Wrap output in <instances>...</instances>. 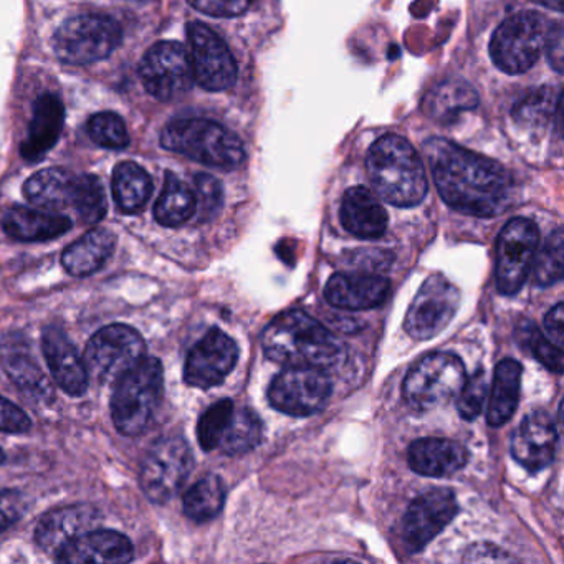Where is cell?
<instances>
[{
    "label": "cell",
    "instance_id": "obj_1",
    "mask_svg": "<svg viewBox=\"0 0 564 564\" xmlns=\"http://www.w3.org/2000/svg\"><path fill=\"white\" fill-rule=\"evenodd\" d=\"M424 154L442 199L465 216L495 217L511 200L507 171L444 138L425 141Z\"/></svg>",
    "mask_w": 564,
    "mask_h": 564
},
{
    "label": "cell",
    "instance_id": "obj_2",
    "mask_svg": "<svg viewBox=\"0 0 564 564\" xmlns=\"http://www.w3.org/2000/svg\"><path fill=\"white\" fill-rule=\"evenodd\" d=\"M267 358L296 368L326 369L345 358V346L308 313L290 310L275 316L260 336Z\"/></svg>",
    "mask_w": 564,
    "mask_h": 564
},
{
    "label": "cell",
    "instance_id": "obj_3",
    "mask_svg": "<svg viewBox=\"0 0 564 564\" xmlns=\"http://www.w3.org/2000/svg\"><path fill=\"white\" fill-rule=\"evenodd\" d=\"M366 170L376 193L392 206H417L427 194L424 164L412 144L398 134H386L369 148Z\"/></svg>",
    "mask_w": 564,
    "mask_h": 564
},
{
    "label": "cell",
    "instance_id": "obj_4",
    "mask_svg": "<svg viewBox=\"0 0 564 564\" xmlns=\"http://www.w3.org/2000/svg\"><path fill=\"white\" fill-rule=\"evenodd\" d=\"M163 365L148 356L118 379L111 395V419L120 434L134 437L150 427L163 398Z\"/></svg>",
    "mask_w": 564,
    "mask_h": 564
},
{
    "label": "cell",
    "instance_id": "obj_5",
    "mask_svg": "<svg viewBox=\"0 0 564 564\" xmlns=\"http://www.w3.org/2000/svg\"><path fill=\"white\" fill-rule=\"evenodd\" d=\"M161 147L217 170H236L246 160L242 141L210 120L173 121L161 133Z\"/></svg>",
    "mask_w": 564,
    "mask_h": 564
},
{
    "label": "cell",
    "instance_id": "obj_6",
    "mask_svg": "<svg viewBox=\"0 0 564 564\" xmlns=\"http://www.w3.org/2000/svg\"><path fill=\"white\" fill-rule=\"evenodd\" d=\"M465 381L467 372L457 355L431 352L409 369L402 395L415 411H431L454 399Z\"/></svg>",
    "mask_w": 564,
    "mask_h": 564
},
{
    "label": "cell",
    "instance_id": "obj_7",
    "mask_svg": "<svg viewBox=\"0 0 564 564\" xmlns=\"http://www.w3.org/2000/svg\"><path fill=\"white\" fill-rule=\"evenodd\" d=\"M123 32L108 15H77L54 35L55 55L65 64L88 65L110 57L120 47Z\"/></svg>",
    "mask_w": 564,
    "mask_h": 564
},
{
    "label": "cell",
    "instance_id": "obj_8",
    "mask_svg": "<svg viewBox=\"0 0 564 564\" xmlns=\"http://www.w3.org/2000/svg\"><path fill=\"white\" fill-rule=\"evenodd\" d=\"M546 19L534 11L511 15L495 32L490 42L494 64L508 75H520L530 70L544 48Z\"/></svg>",
    "mask_w": 564,
    "mask_h": 564
},
{
    "label": "cell",
    "instance_id": "obj_9",
    "mask_svg": "<svg viewBox=\"0 0 564 564\" xmlns=\"http://www.w3.org/2000/svg\"><path fill=\"white\" fill-rule=\"evenodd\" d=\"M194 467L193 451L183 437L167 435L154 442L141 464L140 484L153 503H166L180 494Z\"/></svg>",
    "mask_w": 564,
    "mask_h": 564
},
{
    "label": "cell",
    "instance_id": "obj_10",
    "mask_svg": "<svg viewBox=\"0 0 564 564\" xmlns=\"http://www.w3.org/2000/svg\"><path fill=\"white\" fill-rule=\"evenodd\" d=\"M147 352V345L137 329L127 325H110L95 333L85 348L88 376L100 382H117Z\"/></svg>",
    "mask_w": 564,
    "mask_h": 564
},
{
    "label": "cell",
    "instance_id": "obj_11",
    "mask_svg": "<svg viewBox=\"0 0 564 564\" xmlns=\"http://www.w3.org/2000/svg\"><path fill=\"white\" fill-rule=\"evenodd\" d=\"M540 230L533 220L517 217L501 229L497 240V289L501 295L520 292L536 259Z\"/></svg>",
    "mask_w": 564,
    "mask_h": 564
},
{
    "label": "cell",
    "instance_id": "obj_12",
    "mask_svg": "<svg viewBox=\"0 0 564 564\" xmlns=\"http://www.w3.org/2000/svg\"><path fill=\"white\" fill-rule=\"evenodd\" d=\"M333 382L325 369H283L269 389V401L273 409L292 417H310L325 408L332 395Z\"/></svg>",
    "mask_w": 564,
    "mask_h": 564
},
{
    "label": "cell",
    "instance_id": "obj_13",
    "mask_svg": "<svg viewBox=\"0 0 564 564\" xmlns=\"http://www.w3.org/2000/svg\"><path fill=\"white\" fill-rule=\"evenodd\" d=\"M460 305V293L444 275L429 276L405 313L404 328L411 338L427 341L447 328Z\"/></svg>",
    "mask_w": 564,
    "mask_h": 564
},
{
    "label": "cell",
    "instance_id": "obj_14",
    "mask_svg": "<svg viewBox=\"0 0 564 564\" xmlns=\"http://www.w3.org/2000/svg\"><path fill=\"white\" fill-rule=\"evenodd\" d=\"M144 90L161 101L173 100L194 84L189 52L177 42H160L144 54L140 64Z\"/></svg>",
    "mask_w": 564,
    "mask_h": 564
},
{
    "label": "cell",
    "instance_id": "obj_15",
    "mask_svg": "<svg viewBox=\"0 0 564 564\" xmlns=\"http://www.w3.org/2000/svg\"><path fill=\"white\" fill-rule=\"evenodd\" d=\"M191 67L194 82L207 91H224L237 80V64L226 42L207 25H187Z\"/></svg>",
    "mask_w": 564,
    "mask_h": 564
},
{
    "label": "cell",
    "instance_id": "obj_16",
    "mask_svg": "<svg viewBox=\"0 0 564 564\" xmlns=\"http://www.w3.org/2000/svg\"><path fill=\"white\" fill-rule=\"evenodd\" d=\"M457 513V498L448 488H434L419 495L402 520V536L409 553L424 550Z\"/></svg>",
    "mask_w": 564,
    "mask_h": 564
},
{
    "label": "cell",
    "instance_id": "obj_17",
    "mask_svg": "<svg viewBox=\"0 0 564 564\" xmlns=\"http://www.w3.org/2000/svg\"><path fill=\"white\" fill-rule=\"evenodd\" d=\"M237 359V343L219 328L209 329L187 355L184 379L193 388H214L232 372Z\"/></svg>",
    "mask_w": 564,
    "mask_h": 564
},
{
    "label": "cell",
    "instance_id": "obj_18",
    "mask_svg": "<svg viewBox=\"0 0 564 564\" xmlns=\"http://www.w3.org/2000/svg\"><path fill=\"white\" fill-rule=\"evenodd\" d=\"M557 431L547 412L534 411L521 421L511 437V455L528 471L543 470L556 455Z\"/></svg>",
    "mask_w": 564,
    "mask_h": 564
},
{
    "label": "cell",
    "instance_id": "obj_19",
    "mask_svg": "<svg viewBox=\"0 0 564 564\" xmlns=\"http://www.w3.org/2000/svg\"><path fill=\"white\" fill-rule=\"evenodd\" d=\"M100 520L97 508L87 503L70 505L57 508L42 517L35 541L45 553L57 557L65 546L77 540L80 534L87 533Z\"/></svg>",
    "mask_w": 564,
    "mask_h": 564
},
{
    "label": "cell",
    "instance_id": "obj_20",
    "mask_svg": "<svg viewBox=\"0 0 564 564\" xmlns=\"http://www.w3.org/2000/svg\"><path fill=\"white\" fill-rule=\"evenodd\" d=\"M391 282L376 273H335L325 286L329 305L339 310H371L388 299Z\"/></svg>",
    "mask_w": 564,
    "mask_h": 564
},
{
    "label": "cell",
    "instance_id": "obj_21",
    "mask_svg": "<svg viewBox=\"0 0 564 564\" xmlns=\"http://www.w3.org/2000/svg\"><path fill=\"white\" fill-rule=\"evenodd\" d=\"M134 547L124 534L113 530H90L72 541L55 560L68 564L130 563Z\"/></svg>",
    "mask_w": 564,
    "mask_h": 564
},
{
    "label": "cell",
    "instance_id": "obj_22",
    "mask_svg": "<svg viewBox=\"0 0 564 564\" xmlns=\"http://www.w3.org/2000/svg\"><path fill=\"white\" fill-rule=\"evenodd\" d=\"M42 348L55 382L67 394L82 395L88 389V371L74 343L58 326H47L42 335Z\"/></svg>",
    "mask_w": 564,
    "mask_h": 564
},
{
    "label": "cell",
    "instance_id": "obj_23",
    "mask_svg": "<svg viewBox=\"0 0 564 564\" xmlns=\"http://www.w3.org/2000/svg\"><path fill=\"white\" fill-rule=\"evenodd\" d=\"M65 108L57 95L45 94L37 98L29 124L28 138L22 143V158L29 163H37L61 138L64 128Z\"/></svg>",
    "mask_w": 564,
    "mask_h": 564
},
{
    "label": "cell",
    "instance_id": "obj_24",
    "mask_svg": "<svg viewBox=\"0 0 564 564\" xmlns=\"http://www.w3.org/2000/svg\"><path fill=\"white\" fill-rule=\"evenodd\" d=\"M409 467L424 477H448L467 465L468 452L451 438L425 437L409 447Z\"/></svg>",
    "mask_w": 564,
    "mask_h": 564
},
{
    "label": "cell",
    "instance_id": "obj_25",
    "mask_svg": "<svg viewBox=\"0 0 564 564\" xmlns=\"http://www.w3.org/2000/svg\"><path fill=\"white\" fill-rule=\"evenodd\" d=\"M339 217L343 227L359 239H379L388 229V213L378 197L362 186L346 191Z\"/></svg>",
    "mask_w": 564,
    "mask_h": 564
},
{
    "label": "cell",
    "instance_id": "obj_26",
    "mask_svg": "<svg viewBox=\"0 0 564 564\" xmlns=\"http://www.w3.org/2000/svg\"><path fill=\"white\" fill-rule=\"evenodd\" d=\"M6 234L21 242H42L57 239L72 229V220L61 214L31 207H12L2 219Z\"/></svg>",
    "mask_w": 564,
    "mask_h": 564
},
{
    "label": "cell",
    "instance_id": "obj_27",
    "mask_svg": "<svg viewBox=\"0 0 564 564\" xmlns=\"http://www.w3.org/2000/svg\"><path fill=\"white\" fill-rule=\"evenodd\" d=\"M117 237L107 229H95L72 243L62 257L64 269L74 276L98 272L115 252Z\"/></svg>",
    "mask_w": 564,
    "mask_h": 564
},
{
    "label": "cell",
    "instance_id": "obj_28",
    "mask_svg": "<svg viewBox=\"0 0 564 564\" xmlns=\"http://www.w3.org/2000/svg\"><path fill=\"white\" fill-rule=\"evenodd\" d=\"M521 375L523 368L514 359H503L495 368L487 409V421L491 427H500L513 417L520 401Z\"/></svg>",
    "mask_w": 564,
    "mask_h": 564
},
{
    "label": "cell",
    "instance_id": "obj_29",
    "mask_svg": "<svg viewBox=\"0 0 564 564\" xmlns=\"http://www.w3.org/2000/svg\"><path fill=\"white\" fill-rule=\"evenodd\" d=\"M77 176L58 167L39 171L25 183L24 194L34 206L47 210L72 207Z\"/></svg>",
    "mask_w": 564,
    "mask_h": 564
},
{
    "label": "cell",
    "instance_id": "obj_30",
    "mask_svg": "<svg viewBox=\"0 0 564 564\" xmlns=\"http://www.w3.org/2000/svg\"><path fill=\"white\" fill-rule=\"evenodd\" d=\"M111 191L121 213L137 214L144 209L153 194V180L140 164L124 161L115 167Z\"/></svg>",
    "mask_w": 564,
    "mask_h": 564
},
{
    "label": "cell",
    "instance_id": "obj_31",
    "mask_svg": "<svg viewBox=\"0 0 564 564\" xmlns=\"http://www.w3.org/2000/svg\"><path fill=\"white\" fill-rule=\"evenodd\" d=\"M478 105V94L467 82L451 80L437 85L429 94L425 100V111L434 120L452 121L462 113V111L474 110Z\"/></svg>",
    "mask_w": 564,
    "mask_h": 564
},
{
    "label": "cell",
    "instance_id": "obj_32",
    "mask_svg": "<svg viewBox=\"0 0 564 564\" xmlns=\"http://www.w3.org/2000/svg\"><path fill=\"white\" fill-rule=\"evenodd\" d=\"M197 200L193 191L173 173L166 174L163 193L154 206V217L164 227H180L196 214Z\"/></svg>",
    "mask_w": 564,
    "mask_h": 564
},
{
    "label": "cell",
    "instance_id": "obj_33",
    "mask_svg": "<svg viewBox=\"0 0 564 564\" xmlns=\"http://www.w3.org/2000/svg\"><path fill=\"white\" fill-rule=\"evenodd\" d=\"M226 488L217 475H207L193 485L184 497V511L196 523H206L223 511Z\"/></svg>",
    "mask_w": 564,
    "mask_h": 564
},
{
    "label": "cell",
    "instance_id": "obj_34",
    "mask_svg": "<svg viewBox=\"0 0 564 564\" xmlns=\"http://www.w3.org/2000/svg\"><path fill=\"white\" fill-rule=\"evenodd\" d=\"M262 419L250 408L234 409L229 427L220 441L219 448L226 455H242L262 442Z\"/></svg>",
    "mask_w": 564,
    "mask_h": 564
},
{
    "label": "cell",
    "instance_id": "obj_35",
    "mask_svg": "<svg viewBox=\"0 0 564 564\" xmlns=\"http://www.w3.org/2000/svg\"><path fill=\"white\" fill-rule=\"evenodd\" d=\"M6 369L14 384H18L22 392L31 395L35 401H45L51 398V382L47 381L44 372L31 356L21 351L12 352L9 358H6Z\"/></svg>",
    "mask_w": 564,
    "mask_h": 564
},
{
    "label": "cell",
    "instance_id": "obj_36",
    "mask_svg": "<svg viewBox=\"0 0 564 564\" xmlns=\"http://www.w3.org/2000/svg\"><path fill=\"white\" fill-rule=\"evenodd\" d=\"M72 207L88 224L100 223L107 214V196L104 184L97 176L84 174L75 180L74 200Z\"/></svg>",
    "mask_w": 564,
    "mask_h": 564
},
{
    "label": "cell",
    "instance_id": "obj_37",
    "mask_svg": "<svg viewBox=\"0 0 564 564\" xmlns=\"http://www.w3.org/2000/svg\"><path fill=\"white\" fill-rule=\"evenodd\" d=\"M234 404L230 399H223L210 405L203 415H200L199 424H197V438H199L200 447L206 452L219 448L220 441L229 427L230 419H232Z\"/></svg>",
    "mask_w": 564,
    "mask_h": 564
},
{
    "label": "cell",
    "instance_id": "obj_38",
    "mask_svg": "<svg viewBox=\"0 0 564 564\" xmlns=\"http://www.w3.org/2000/svg\"><path fill=\"white\" fill-rule=\"evenodd\" d=\"M563 230L556 229L546 242L543 249L538 250L534 259V282L540 286H550L563 279Z\"/></svg>",
    "mask_w": 564,
    "mask_h": 564
},
{
    "label": "cell",
    "instance_id": "obj_39",
    "mask_svg": "<svg viewBox=\"0 0 564 564\" xmlns=\"http://www.w3.org/2000/svg\"><path fill=\"white\" fill-rule=\"evenodd\" d=\"M87 131L98 147L108 148V150H123L130 143L127 124L118 115L110 111L91 117Z\"/></svg>",
    "mask_w": 564,
    "mask_h": 564
},
{
    "label": "cell",
    "instance_id": "obj_40",
    "mask_svg": "<svg viewBox=\"0 0 564 564\" xmlns=\"http://www.w3.org/2000/svg\"><path fill=\"white\" fill-rule=\"evenodd\" d=\"M560 95L554 94L553 88H544V90L536 91L527 100L521 101L514 110V118L520 123L541 127L550 118H553V113L560 108Z\"/></svg>",
    "mask_w": 564,
    "mask_h": 564
},
{
    "label": "cell",
    "instance_id": "obj_41",
    "mask_svg": "<svg viewBox=\"0 0 564 564\" xmlns=\"http://www.w3.org/2000/svg\"><path fill=\"white\" fill-rule=\"evenodd\" d=\"M521 332H523L521 341L533 352L534 358H536L544 368L560 375V372L563 371V348L550 341V339L543 336V333L538 332L531 323H528L527 326H521Z\"/></svg>",
    "mask_w": 564,
    "mask_h": 564
},
{
    "label": "cell",
    "instance_id": "obj_42",
    "mask_svg": "<svg viewBox=\"0 0 564 564\" xmlns=\"http://www.w3.org/2000/svg\"><path fill=\"white\" fill-rule=\"evenodd\" d=\"M457 411L465 421H474L484 409L488 395V379L484 369H478L458 392Z\"/></svg>",
    "mask_w": 564,
    "mask_h": 564
},
{
    "label": "cell",
    "instance_id": "obj_43",
    "mask_svg": "<svg viewBox=\"0 0 564 564\" xmlns=\"http://www.w3.org/2000/svg\"><path fill=\"white\" fill-rule=\"evenodd\" d=\"M197 206H199L200 219L210 220L217 216L220 207H223L224 193L223 186L216 177L209 174H197Z\"/></svg>",
    "mask_w": 564,
    "mask_h": 564
},
{
    "label": "cell",
    "instance_id": "obj_44",
    "mask_svg": "<svg viewBox=\"0 0 564 564\" xmlns=\"http://www.w3.org/2000/svg\"><path fill=\"white\" fill-rule=\"evenodd\" d=\"M196 11L210 18H237L252 4V0H187Z\"/></svg>",
    "mask_w": 564,
    "mask_h": 564
},
{
    "label": "cell",
    "instance_id": "obj_45",
    "mask_svg": "<svg viewBox=\"0 0 564 564\" xmlns=\"http://www.w3.org/2000/svg\"><path fill=\"white\" fill-rule=\"evenodd\" d=\"M25 508V497L19 491L0 490V534L21 520Z\"/></svg>",
    "mask_w": 564,
    "mask_h": 564
},
{
    "label": "cell",
    "instance_id": "obj_46",
    "mask_svg": "<svg viewBox=\"0 0 564 564\" xmlns=\"http://www.w3.org/2000/svg\"><path fill=\"white\" fill-rule=\"evenodd\" d=\"M32 427L31 419L18 405L0 395V432L24 434Z\"/></svg>",
    "mask_w": 564,
    "mask_h": 564
},
{
    "label": "cell",
    "instance_id": "obj_47",
    "mask_svg": "<svg viewBox=\"0 0 564 564\" xmlns=\"http://www.w3.org/2000/svg\"><path fill=\"white\" fill-rule=\"evenodd\" d=\"M564 35L563 25L554 24L547 29L546 41H544V51H546L547 61L551 67L561 74L563 72V57H564Z\"/></svg>",
    "mask_w": 564,
    "mask_h": 564
},
{
    "label": "cell",
    "instance_id": "obj_48",
    "mask_svg": "<svg viewBox=\"0 0 564 564\" xmlns=\"http://www.w3.org/2000/svg\"><path fill=\"white\" fill-rule=\"evenodd\" d=\"M464 561L467 563H503V561H513V557L494 544L477 543L468 547Z\"/></svg>",
    "mask_w": 564,
    "mask_h": 564
},
{
    "label": "cell",
    "instance_id": "obj_49",
    "mask_svg": "<svg viewBox=\"0 0 564 564\" xmlns=\"http://www.w3.org/2000/svg\"><path fill=\"white\" fill-rule=\"evenodd\" d=\"M563 316L564 306L563 303H557L556 306L547 312L544 316V329H546L547 339L553 341L554 345L563 348L564 333H563Z\"/></svg>",
    "mask_w": 564,
    "mask_h": 564
},
{
    "label": "cell",
    "instance_id": "obj_50",
    "mask_svg": "<svg viewBox=\"0 0 564 564\" xmlns=\"http://www.w3.org/2000/svg\"><path fill=\"white\" fill-rule=\"evenodd\" d=\"M536 2H540L544 8L553 9V11H563V0H536Z\"/></svg>",
    "mask_w": 564,
    "mask_h": 564
},
{
    "label": "cell",
    "instance_id": "obj_51",
    "mask_svg": "<svg viewBox=\"0 0 564 564\" xmlns=\"http://www.w3.org/2000/svg\"><path fill=\"white\" fill-rule=\"evenodd\" d=\"M6 462V454H4V451H2V448H0V465L4 464Z\"/></svg>",
    "mask_w": 564,
    "mask_h": 564
}]
</instances>
